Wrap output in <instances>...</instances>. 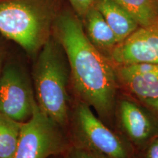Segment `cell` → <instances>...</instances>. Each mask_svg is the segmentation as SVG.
<instances>
[{
	"label": "cell",
	"instance_id": "1",
	"mask_svg": "<svg viewBox=\"0 0 158 158\" xmlns=\"http://www.w3.org/2000/svg\"><path fill=\"white\" fill-rule=\"evenodd\" d=\"M52 35L66 54L70 83L79 101L93 108L100 118H109L115 108L118 85L115 66L90 42L81 20L71 7L59 10Z\"/></svg>",
	"mask_w": 158,
	"mask_h": 158
},
{
	"label": "cell",
	"instance_id": "2",
	"mask_svg": "<svg viewBox=\"0 0 158 158\" xmlns=\"http://www.w3.org/2000/svg\"><path fill=\"white\" fill-rule=\"evenodd\" d=\"M32 80L40 109L60 127H65L69 121L70 70L64 49L53 35L37 54Z\"/></svg>",
	"mask_w": 158,
	"mask_h": 158
},
{
	"label": "cell",
	"instance_id": "3",
	"mask_svg": "<svg viewBox=\"0 0 158 158\" xmlns=\"http://www.w3.org/2000/svg\"><path fill=\"white\" fill-rule=\"evenodd\" d=\"M59 11L58 0H0V33L36 56Z\"/></svg>",
	"mask_w": 158,
	"mask_h": 158
},
{
	"label": "cell",
	"instance_id": "4",
	"mask_svg": "<svg viewBox=\"0 0 158 158\" xmlns=\"http://www.w3.org/2000/svg\"><path fill=\"white\" fill-rule=\"evenodd\" d=\"M72 130L75 147L100 158H134L133 148L81 101L77 102L73 111Z\"/></svg>",
	"mask_w": 158,
	"mask_h": 158
},
{
	"label": "cell",
	"instance_id": "5",
	"mask_svg": "<svg viewBox=\"0 0 158 158\" xmlns=\"http://www.w3.org/2000/svg\"><path fill=\"white\" fill-rule=\"evenodd\" d=\"M62 128L37 104L30 119L21 126L14 158H50L66 154L71 146Z\"/></svg>",
	"mask_w": 158,
	"mask_h": 158
},
{
	"label": "cell",
	"instance_id": "6",
	"mask_svg": "<svg viewBox=\"0 0 158 158\" xmlns=\"http://www.w3.org/2000/svg\"><path fill=\"white\" fill-rule=\"evenodd\" d=\"M36 106L28 73L16 63L4 64L0 74V114L24 123L32 116Z\"/></svg>",
	"mask_w": 158,
	"mask_h": 158
},
{
	"label": "cell",
	"instance_id": "7",
	"mask_svg": "<svg viewBox=\"0 0 158 158\" xmlns=\"http://www.w3.org/2000/svg\"><path fill=\"white\" fill-rule=\"evenodd\" d=\"M110 59L115 67L143 62L158 64V21L139 27L118 43Z\"/></svg>",
	"mask_w": 158,
	"mask_h": 158
},
{
	"label": "cell",
	"instance_id": "8",
	"mask_svg": "<svg viewBox=\"0 0 158 158\" xmlns=\"http://www.w3.org/2000/svg\"><path fill=\"white\" fill-rule=\"evenodd\" d=\"M120 125L131 143L142 149L158 135V122L135 102L122 99L118 105Z\"/></svg>",
	"mask_w": 158,
	"mask_h": 158
},
{
	"label": "cell",
	"instance_id": "9",
	"mask_svg": "<svg viewBox=\"0 0 158 158\" xmlns=\"http://www.w3.org/2000/svg\"><path fill=\"white\" fill-rule=\"evenodd\" d=\"M115 69L118 84L140 101L158 98V64L136 63Z\"/></svg>",
	"mask_w": 158,
	"mask_h": 158
},
{
	"label": "cell",
	"instance_id": "10",
	"mask_svg": "<svg viewBox=\"0 0 158 158\" xmlns=\"http://www.w3.org/2000/svg\"><path fill=\"white\" fill-rule=\"evenodd\" d=\"M81 20L90 42L100 53L110 59L118 41L101 13L93 6Z\"/></svg>",
	"mask_w": 158,
	"mask_h": 158
},
{
	"label": "cell",
	"instance_id": "11",
	"mask_svg": "<svg viewBox=\"0 0 158 158\" xmlns=\"http://www.w3.org/2000/svg\"><path fill=\"white\" fill-rule=\"evenodd\" d=\"M94 7L101 13L113 30L118 43L140 27L135 20L114 0H96Z\"/></svg>",
	"mask_w": 158,
	"mask_h": 158
},
{
	"label": "cell",
	"instance_id": "12",
	"mask_svg": "<svg viewBox=\"0 0 158 158\" xmlns=\"http://www.w3.org/2000/svg\"><path fill=\"white\" fill-rule=\"evenodd\" d=\"M131 16L140 27H148L158 21L155 0H114Z\"/></svg>",
	"mask_w": 158,
	"mask_h": 158
},
{
	"label": "cell",
	"instance_id": "13",
	"mask_svg": "<svg viewBox=\"0 0 158 158\" xmlns=\"http://www.w3.org/2000/svg\"><path fill=\"white\" fill-rule=\"evenodd\" d=\"M22 124L0 114V158H14Z\"/></svg>",
	"mask_w": 158,
	"mask_h": 158
},
{
	"label": "cell",
	"instance_id": "14",
	"mask_svg": "<svg viewBox=\"0 0 158 158\" xmlns=\"http://www.w3.org/2000/svg\"><path fill=\"white\" fill-rule=\"evenodd\" d=\"M70 7L76 14L81 19L91 7L95 3L96 0H68Z\"/></svg>",
	"mask_w": 158,
	"mask_h": 158
},
{
	"label": "cell",
	"instance_id": "15",
	"mask_svg": "<svg viewBox=\"0 0 158 158\" xmlns=\"http://www.w3.org/2000/svg\"><path fill=\"white\" fill-rule=\"evenodd\" d=\"M141 149L138 158H158V135Z\"/></svg>",
	"mask_w": 158,
	"mask_h": 158
},
{
	"label": "cell",
	"instance_id": "16",
	"mask_svg": "<svg viewBox=\"0 0 158 158\" xmlns=\"http://www.w3.org/2000/svg\"><path fill=\"white\" fill-rule=\"evenodd\" d=\"M66 158H100L90 152L72 145L65 154Z\"/></svg>",
	"mask_w": 158,
	"mask_h": 158
},
{
	"label": "cell",
	"instance_id": "17",
	"mask_svg": "<svg viewBox=\"0 0 158 158\" xmlns=\"http://www.w3.org/2000/svg\"><path fill=\"white\" fill-rule=\"evenodd\" d=\"M146 106H148L150 109L155 112L158 115V98L152 100H145L141 101Z\"/></svg>",
	"mask_w": 158,
	"mask_h": 158
},
{
	"label": "cell",
	"instance_id": "18",
	"mask_svg": "<svg viewBox=\"0 0 158 158\" xmlns=\"http://www.w3.org/2000/svg\"><path fill=\"white\" fill-rule=\"evenodd\" d=\"M5 55H6V52H5V46L0 43V74H1L2 69L3 68L4 62H5Z\"/></svg>",
	"mask_w": 158,
	"mask_h": 158
},
{
	"label": "cell",
	"instance_id": "19",
	"mask_svg": "<svg viewBox=\"0 0 158 158\" xmlns=\"http://www.w3.org/2000/svg\"><path fill=\"white\" fill-rule=\"evenodd\" d=\"M155 2H156V5H157V7L158 10V0H155Z\"/></svg>",
	"mask_w": 158,
	"mask_h": 158
}]
</instances>
